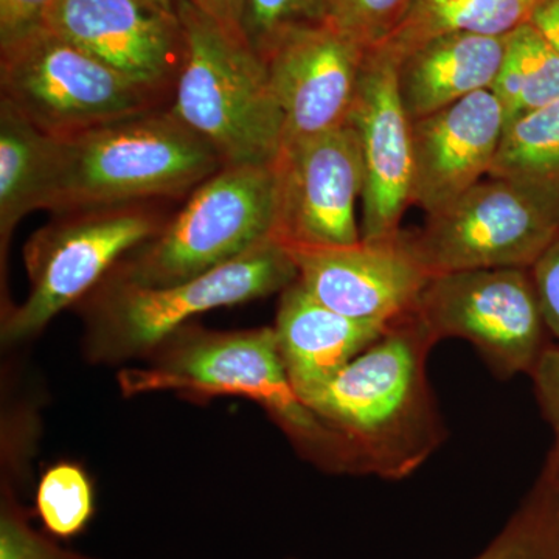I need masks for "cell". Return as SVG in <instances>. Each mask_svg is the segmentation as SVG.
Masks as SVG:
<instances>
[{
	"label": "cell",
	"mask_w": 559,
	"mask_h": 559,
	"mask_svg": "<svg viewBox=\"0 0 559 559\" xmlns=\"http://www.w3.org/2000/svg\"><path fill=\"white\" fill-rule=\"evenodd\" d=\"M437 344L414 310L304 400L348 444L360 474L406 479L447 439L428 378Z\"/></svg>",
	"instance_id": "1"
},
{
	"label": "cell",
	"mask_w": 559,
	"mask_h": 559,
	"mask_svg": "<svg viewBox=\"0 0 559 559\" xmlns=\"http://www.w3.org/2000/svg\"><path fill=\"white\" fill-rule=\"evenodd\" d=\"M143 369L120 374L124 395L176 392L191 400L241 396L266 411L301 457L331 474H360L358 460L297 395L274 326L212 331L186 325L162 342Z\"/></svg>",
	"instance_id": "2"
},
{
	"label": "cell",
	"mask_w": 559,
	"mask_h": 559,
	"mask_svg": "<svg viewBox=\"0 0 559 559\" xmlns=\"http://www.w3.org/2000/svg\"><path fill=\"white\" fill-rule=\"evenodd\" d=\"M223 167L170 108H157L57 140L44 210L61 215L183 197Z\"/></svg>",
	"instance_id": "3"
},
{
	"label": "cell",
	"mask_w": 559,
	"mask_h": 559,
	"mask_svg": "<svg viewBox=\"0 0 559 559\" xmlns=\"http://www.w3.org/2000/svg\"><path fill=\"white\" fill-rule=\"evenodd\" d=\"M182 64L168 106L207 142L224 165H272L283 148L285 119L266 66L245 32L176 0Z\"/></svg>",
	"instance_id": "4"
},
{
	"label": "cell",
	"mask_w": 559,
	"mask_h": 559,
	"mask_svg": "<svg viewBox=\"0 0 559 559\" xmlns=\"http://www.w3.org/2000/svg\"><path fill=\"white\" fill-rule=\"evenodd\" d=\"M299 278L286 242L267 238L200 277L142 286L106 277L76 305L83 353L94 364L148 358L194 316L283 293Z\"/></svg>",
	"instance_id": "5"
},
{
	"label": "cell",
	"mask_w": 559,
	"mask_h": 559,
	"mask_svg": "<svg viewBox=\"0 0 559 559\" xmlns=\"http://www.w3.org/2000/svg\"><path fill=\"white\" fill-rule=\"evenodd\" d=\"M275 164L224 165L191 191L178 215L108 277L142 286H168L200 277L238 259L277 227Z\"/></svg>",
	"instance_id": "6"
},
{
	"label": "cell",
	"mask_w": 559,
	"mask_h": 559,
	"mask_svg": "<svg viewBox=\"0 0 559 559\" xmlns=\"http://www.w3.org/2000/svg\"><path fill=\"white\" fill-rule=\"evenodd\" d=\"M168 219L148 202L61 213L24 248L27 299L3 310L2 340L20 344L108 277L128 253L153 240Z\"/></svg>",
	"instance_id": "7"
},
{
	"label": "cell",
	"mask_w": 559,
	"mask_h": 559,
	"mask_svg": "<svg viewBox=\"0 0 559 559\" xmlns=\"http://www.w3.org/2000/svg\"><path fill=\"white\" fill-rule=\"evenodd\" d=\"M0 86L2 98L57 140L162 108L167 98L49 28L2 53Z\"/></svg>",
	"instance_id": "8"
},
{
	"label": "cell",
	"mask_w": 559,
	"mask_h": 559,
	"mask_svg": "<svg viewBox=\"0 0 559 559\" xmlns=\"http://www.w3.org/2000/svg\"><path fill=\"white\" fill-rule=\"evenodd\" d=\"M559 234V200L509 179L463 193L425 226L404 230L430 277L474 270H530Z\"/></svg>",
	"instance_id": "9"
},
{
	"label": "cell",
	"mask_w": 559,
	"mask_h": 559,
	"mask_svg": "<svg viewBox=\"0 0 559 559\" xmlns=\"http://www.w3.org/2000/svg\"><path fill=\"white\" fill-rule=\"evenodd\" d=\"M415 312L437 342H469L500 380L530 377L554 345L532 272L521 267L433 275Z\"/></svg>",
	"instance_id": "10"
},
{
	"label": "cell",
	"mask_w": 559,
	"mask_h": 559,
	"mask_svg": "<svg viewBox=\"0 0 559 559\" xmlns=\"http://www.w3.org/2000/svg\"><path fill=\"white\" fill-rule=\"evenodd\" d=\"M275 237L286 245L348 246L360 241L356 201L364 162L352 124L283 145Z\"/></svg>",
	"instance_id": "11"
},
{
	"label": "cell",
	"mask_w": 559,
	"mask_h": 559,
	"mask_svg": "<svg viewBox=\"0 0 559 559\" xmlns=\"http://www.w3.org/2000/svg\"><path fill=\"white\" fill-rule=\"evenodd\" d=\"M399 66L385 46L367 50L349 112L364 162V241L395 238L412 205V120L401 102Z\"/></svg>",
	"instance_id": "12"
},
{
	"label": "cell",
	"mask_w": 559,
	"mask_h": 559,
	"mask_svg": "<svg viewBox=\"0 0 559 559\" xmlns=\"http://www.w3.org/2000/svg\"><path fill=\"white\" fill-rule=\"evenodd\" d=\"M286 246L304 288L330 310L359 322L390 325L409 314L430 280L404 230L382 241Z\"/></svg>",
	"instance_id": "13"
},
{
	"label": "cell",
	"mask_w": 559,
	"mask_h": 559,
	"mask_svg": "<svg viewBox=\"0 0 559 559\" xmlns=\"http://www.w3.org/2000/svg\"><path fill=\"white\" fill-rule=\"evenodd\" d=\"M367 50L329 22L294 28L263 55L283 119V145L348 123Z\"/></svg>",
	"instance_id": "14"
},
{
	"label": "cell",
	"mask_w": 559,
	"mask_h": 559,
	"mask_svg": "<svg viewBox=\"0 0 559 559\" xmlns=\"http://www.w3.org/2000/svg\"><path fill=\"white\" fill-rule=\"evenodd\" d=\"M46 28L143 86L175 91L182 64L178 14L145 0H55Z\"/></svg>",
	"instance_id": "15"
},
{
	"label": "cell",
	"mask_w": 559,
	"mask_h": 559,
	"mask_svg": "<svg viewBox=\"0 0 559 559\" xmlns=\"http://www.w3.org/2000/svg\"><path fill=\"white\" fill-rule=\"evenodd\" d=\"M506 124V110L492 91L412 121V205L433 215L479 183L491 171Z\"/></svg>",
	"instance_id": "16"
},
{
	"label": "cell",
	"mask_w": 559,
	"mask_h": 559,
	"mask_svg": "<svg viewBox=\"0 0 559 559\" xmlns=\"http://www.w3.org/2000/svg\"><path fill=\"white\" fill-rule=\"evenodd\" d=\"M389 326L359 322L330 310L297 278L280 293L274 331L290 384L305 400L380 340Z\"/></svg>",
	"instance_id": "17"
},
{
	"label": "cell",
	"mask_w": 559,
	"mask_h": 559,
	"mask_svg": "<svg viewBox=\"0 0 559 559\" xmlns=\"http://www.w3.org/2000/svg\"><path fill=\"white\" fill-rule=\"evenodd\" d=\"M506 46L507 36L447 33L404 55L399 90L409 119H425L477 92L491 91Z\"/></svg>",
	"instance_id": "18"
},
{
	"label": "cell",
	"mask_w": 559,
	"mask_h": 559,
	"mask_svg": "<svg viewBox=\"0 0 559 559\" xmlns=\"http://www.w3.org/2000/svg\"><path fill=\"white\" fill-rule=\"evenodd\" d=\"M57 139L44 134L31 120L0 100V250H5L17 224L44 210L55 165Z\"/></svg>",
	"instance_id": "19"
},
{
	"label": "cell",
	"mask_w": 559,
	"mask_h": 559,
	"mask_svg": "<svg viewBox=\"0 0 559 559\" xmlns=\"http://www.w3.org/2000/svg\"><path fill=\"white\" fill-rule=\"evenodd\" d=\"M544 0H415L388 47L399 60L419 44L447 33L509 36L528 24Z\"/></svg>",
	"instance_id": "20"
},
{
	"label": "cell",
	"mask_w": 559,
	"mask_h": 559,
	"mask_svg": "<svg viewBox=\"0 0 559 559\" xmlns=\"http://www.w3.org/2000/svg\"><path fill=\"white\" fill-rule=\"evenodd\" d=\"M489 178L514 180L559 200V100L506 124Z\"/></svg>",
	"instance_id": "21"
},
{
	"label": "cell",
	"mask_w": 559,
	"mask_h": 559,
	"mask_svg": "<svg viewBox=\"0 0 559 559\" xmlns=\"http://www.w3.org/2000/svg\"><path fill=\"white\" fill-rule=\"evenodd\" d=\"M492 94L507 123L559 100V55L532 24L507 36L506 55Z\"/></svg>",
	"instance_id": "22"
},
{
	"label": "cell",
	"mask_w": 559,
	"mask_h": 559,
	"mask_svg": "<svg viewBox=\"0 0 559 559\" xmlns=\"http://www.w3.org/2000/svg\"><path fill=\"white\" fill-rule=\"evenodd\" d=\"M473 559H559V500L546 471L506 527Z\"/></svg>",
	"instance_id": "23"
},
{
	"label": "cell",
	"mask_w": 559,
	"mask_h": 559,
	"mask_svg": "<svg viewBox=\"0 0 559 559\" xmlns=\"http://www.w3.org/2000/svg\"><path fill=\"white\" fill-rule=\"evenodd\" d=\"M35 514L47 535L72 539L95 514V489L79 463L58 462L44 471L36 488Z\"/></svg>",
	"instance_id": "24"
},
{
	"label": "cell",
	"mask_w": 559,
	"mask_h": 559,
	"mask_svg": "<svg viewBox=\"0 0 559 559\" xmlns=\"http://www.w3.org/2000/svg\"><path fill=\"white\" fill-rule=\"evenodd\" d=\"M415 0H330L326 22L364 50L392 38Z\"/></svg>",
	"instance_id": "25"
},
{
	"label": "cell",
	"mask_w": 559,
	"mask_h": 559,
	"mask_svg": "<svg viewBox=\"0 0 559 559\" xmlns=\"http://www.w3.org/2000/svg\"><path fill=\"white\" fill-rule=\"evenodd\" d=\"M330 0H246L242 32L263 57L285 33L329 17Z\"/></svg>",
	"instance_id": "26"
},
{
	"label": "cell",
	"mask_w": 559,
	"mask_h": 559,
	"mask_svg": "<svg viewBox=\"0 0 559 559\" xmlns=\"http://www.w3.org/2000/svg\"><path fill=\"white\" fill-rule=\"evenodd\" d=\"M32 513L10 487L3 485L0 500V559H94L62 549L50 535L32 527Z\"/></svg>",
	"instance_id": "27"
},
{
	"label": "cell",
	"mask_w": 559,
	"mask_h": 559,
	"mask_svg": "<svg viewBox=\"0 0 559 559\" xmlns=\"http://www.w3.org/2000/svg\"><path fill=\"white\" fill-rule=\"evenodd\" d=\"M55 0H0V53H5L46 28Z\"/></svg>",
	"instance_id": "28"
},
{
	"label": "cell",
	"mask_w": 559,
	"mask_h": 559,
	"mask_svg": "<svg viewBox=\"0 0 559 559\" xmlns=\"http://www.w3.org/2000/svg\"><path fill=\"white\" fill-rule=\"evenodd\" d=\"M551 337L559 344V234L530 267Z\"/></svg>",
	"instance_id": "29"
},
{
	"label": "cell",
	"mask_w": 559,
	"mask_h": 559,
	"mask_svg": "<svg viewBox=\"0 0 559 559\" xmlns=\"http://www.w3.org/2000/svg\"><path fill=\"white\" fill-rule=\"evenodd\" d=\"M530 378L535 384L540 412L559 440V344L550 345Z\"/></svg>",
	"instance_id": "30"
},
{
	"label": "cell",
	"mask_w": 559,
	"mask_h": 559,
	"mask_svg": "<svg viewBox=\"0 0 559 559\" xmlns=\"http://www.w3.org/2000/svg\"><path fill=\"white\" fill-rule=\"evenodd\" d=\"M202 13L215 17L216 21L242 31L246 0H189Z\"/></svg>",
	"instance_id": "31"
},
{
	"label": "cell",
	"mask_w": 559,
	"mask_h": 559,
	"mask_svg": "<svg viewBox=\"0 0 559 559\" xmlns=\"http://www.w3.org/2000/svg\"><path fill=\"white\" fill-rule=\"evenodd\" d=\"M530 24L559 55V0H544L533 13Z\"/></svg>",
	"instance_id": "32"
},
{
	"label": "cell",
	"mask_w": 559,
	"mask_h": 559,
	"mask_svg": "<svg viewBox=\"0 0 559 559\" xmlns=\"http://www.w3.org/2000/svg\"><path fill=\"white\" fill-rule=\"evenodd\" d=\"M544 471L549 474L551 481H554L559 500V440H555L554 448H551L546 465H544Z\"/></svg>",
	"instance_id": "33"
},
{
	"label": "cell",
	"mask_w": 559,
	"mask_h": 559,
	"mask_svg": "<svg viewBox=\"0 0 559 559\" xmlns=\"http://www.w3.org/2000/svg\"><path fill=\"white\" fill-rule=\"evenodd\" d=\"M157 9L167 11V13L176 14V0H145Z\"/></svg>",
	"instance_id": "34"
}]
</instances>
